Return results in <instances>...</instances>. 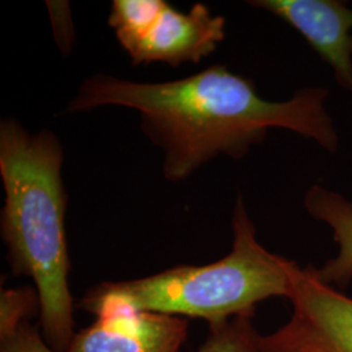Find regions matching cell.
I'll list each match as a JSON object with an SVG mask.
<instances>
[{"mask_svg":"<svg viewBox=\"0 0 352 352\" xmlns=\"http://www.w3.org/2000/svg\"><path fill=\"white\" fill-rule=\"evenodd\" d=\"M327 88L298 90L287 101L263 98L244 76L215 64L167 82H136L115 76L88 77L67 113L120 106L139 113L142 133L164 151L162 173L182 182L219 155L244 158L272 128L295 132L334 153L340 139L327 113Z\"/></svg>","mask_w":352,"mask_h":352,"instance_id":"6da1fadb","label":"cell"},{"mask_svg":"<svg viewBox=\"0 0 352 352\" xmlns=\"http://www.w3.org/2000/svg\"><path fill=\"white\" fill-rule=\"evenodd\" d=\"M63 162V146L50 131L32 133L14 119L0 122L1 238L13 274L34 283L42 336L55 352L67 351L76 334Z\"/></svg>","mask_w":352,"mask_h":352,"instance_id":"7a4b0ae2","label":"cell"},{"mask_svg":"<svg viewBox=\"0 0 352 352\" xmlns=\"http://www.w3.org/2000/svg\"><path fill=\"white\" fill-rule=\"evenodd\" d=\"M232 250L212 264L180 265L149 277L103 282L89 289L80 307L113 302L133 311L202 318L210 329L235 317H253L270 298H291L298 265L264 248L247 206L238 196L232 214Z\"/></svg>","mask_w":352,"mask_h":352,"instance_id":"3957f363","label":"cell"},{"mask_svg":"<svg viewBox=\"0 0 352 352\" xmlns=\"http://www.w3.org/2000/svg\"><path fill=\"white\" fill-rule=\"evenodd\" d=\"M289 300L294 315L261 337V352H352V299L322 282L314 266H296Z\"/></svg>","mask_w":352,"mask_h":352,"instance_id":"277c9868","label":"cell"},{"mask_svg":"<svg viewBox=\"0 0 352 352\" xmlns=\"http://www.w3.org/2000/svg\"><path fill=\"white\" fill-rule=\"evenodd\" d=\"M81 308L97 320L76 333L65 352H179L187 338L188 321L177 316L133 311L113 302Z\"/></svg>","mask_w":352,"mask_h":352,"instance_id":"5b68a950","label":"cell"},{"mask_svg":"<svg viewBox=\"0 0 352 352\" xmlns=\"http://www.w3.org/2000/svg\"><path fill=\"white\" fill-rule=\"evenodd\" d=\"M225 38L226 19L205 4L196 3L184 13L164 1L151 24L123 49L133 65L166 63L176 68L200 63Z\"/></svg>","mask_w":352,"mask_h":352,"instance_id":"8992f818","label":"cell"},{"mask_svg":"<svg viewBox=\"0 0 352 352\" xmlns=\"http://www.w3.org/2000/svg\"><path fill=\"white\" fill-rule=\"evenodd\" d=\"M292 26L333 69L337 82L352 94V10L337 0H253Z\"/></svg>","mask_w":352,"mask_h":352,"instance_id":"52a82bcc","label":"cell"},{"mask_svg":"<svg viewBox=\"0 0 352 352\" xmlns=\"http://www.w3.org/2000/svg\"><path fill=\"white\" fill-rule=\"evenodd\" d=\"M304 206L309 215L331 227L340 252L321 269H316L318 278L327 285L344 289L352 279V201L338 192L315 184L304 197Z\"/></svg>","mask_w":352,"mask_h":352,"instance_id":"ba28073f","label":"cell"},{"mask_svg":"<svg viewBox=\"0 0 352 352\" xmlns=\"http://www.w3.org/2000/svg\"><path fill=\"white\" fill-rule=\"evenodd\" d=\"M261 337L252 325L251 317L231 318L210 334L199 352H261Z\"/></svg>","mask_w":352,"mask_h":352,"instance_id":"9c48e42d","label":"cell"},{"mask_svg":"<svg viewBox=\"0 0 352 352\" xmlns=\"http://www.w3.org/2000/svg\"><path fill=\"white\" fill-rule=\"evenodd\" d=\"M39 312L36 289H3L0 294V337L13 333Z\"/></svg>","mask_w":352,"mask_h":352,"instance_id":"30bf717a","label":"cell"},{"mask_svg":"<svg viewBox=\"0 0 352 352\" xmlns=\"http://www.w3.org/2000/svg\"><path fill=\"white\" fill-rule=\"evenodd\" d=\"M0 352H55L30 321L24 322L13 333L0 337Z\"/></svg>","mask_w":352,"mask_h":352,"instance_id":"8fae6325","label":"cell"},{"mask_svg":"<svg viewBox=\"0 0 352 352\" xmlns=\"http://www.w3.org/2000/svg\"><path fill=\"white\" fill-rule=\"evenodd\" d=\"M50 10L51 20L54 25V33L59 47L63 50H68L71 47V41L74 39V28L71 23V12L69 6L67 3L60 1H49L47 3Z\"/></svg>","mask_w":352,"mask_h":352,"instance_id":"7c38bea8","label":"cell"}]
</instances>
